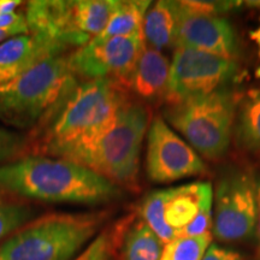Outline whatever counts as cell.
Returning a JSON list of instances; mask_svg holds the SVG:
<instances>
[{
    "label": "cell",
    "instance_id": "6da1fadb",
    "mask_svg": "<svg viewBox=\"0 0 260 260\" xmlns=\"http://www.w3.org/2000/svg\"><path fill=\"white\" fill-rule=\"evenodd\" d=\"M126 102L125 89L111 81L76 80L28 138L27 155L60 158L92 141L112 124Z\"/></svg>",
    "mask_w": 260,
    "mask_h": 260
},
{
    "label": "cell",
    "instance_id": "7a4b0ae2",
    "mask_svg": "<svg viewBox=\"0 0 260 260\" xmlns=\"http://www.w3.org/2000/svg\"><path fill=\"white\" fill-rule=\"evenodd\" d=\"M0 189L45 203L106 204L122 195L117 184L68 159L25 155L0 165Z\"/></svg>",
    "mask_w": 260,
    "mask_h": 260
},
{
    "label": "cell",
    "instance_id": "3957f363",
    "mask_svg": "<svg viewBox=\"0 0 260 260\" xmlns=\"http://www.w3.org/2000/svg\"><path fill=\"white\" fill-rule=\"evenodd\" d=\"M148 124L144 104L126 102L105 132L60 158L90 169L119 188L138 189L140 154Z\"/></svg>",
    "mask_w": 260,
    "mask_h": 260
},
{
    "label": "cell",
    "instance_id": "277c9868",
    "mask_svg": "<svg viewBox=\"0 0 260 260\" xmlns=\"http://www.w3.org/2000/svg\"><path fill=\"white\" fill-rule=\"evenodd\" d=\"M111 212L47 213L0 242V260H73L103 230Z\"/></svg>",
    "mask_w": 260,
    "mask_h": 260
},
{
    "label": "cell",
    "instance_id": "5b68a950",
    "mask_svg": "<svg viewBox=\"0 0 260 260\" xmlns=\"http://www.w3.org/2000/svg\"><path fill=\"white\" fill-rule=\"evenodd\" d=\"M75 81L69 54L39 60L0 86V121L15 128L35 129Z\"/></svg>",
    "mask_w": 260,
    "mask_h": 260
},
{
    "label": "cell",
    "instance_id": "8992f818",
    "mask_svg": "<svg viewBox=\"0 0 260 260\" xmlns=\"http://www.w3.org/2000/svg\"><path fill=\"white\" fill-rule=\"evenodd\" d=\"M213 189L209 182L149 193L139 209V218L168 245L180 237L200 236L212 228Z\"/></svg>",
    "mask_w": 260,
    "mask_h": 260
},
{
    "label": "cell",
    "instance_id": "52a82bcc",
    "mask_svg": "<svg viewBox=\"0 0 260 260\" xmlns=\"http://www.w3.org/2000/svg\"><path fill=\"white\" fill-rule=\"evenodd\" d=\"M236 100L228 89L172 104L165 118L206 158H219L229 148Z\"/></svg>",
    "mask_w": 260,
    "mask_h": 260
},
{
    "label": "cell",
    "instance_id": "ba28073f",
    "mask_svg": "<svg viewBox=\"0 0 260 260\" xmlns=\"http://www.w3.org/2000/svg\"><path fill=\"white\" fill-rule=\"evenodd\" d=\"M237 70L239 68L234 58L176 47L170 64L165 98L172 105L226 89L228 84L235 79Z\"/></svg>",
    "mask_w": 260,
    "mask_h": 260
},
{
    "label": "cell",
    "instance_id": "9c48e42d",
    "mask_svg": "<svg viewBox=\"0 0 260 260\" xmlns=\"http://www.w3.org/2000/svg\"><path fill=\"white\" fill-rule=\"evenodd\" d=\"M212 233L224 242L252 237L258 220L256 181L251 172L230 169L219 177L214 194Z\"/></svg>",
    "mask_w": 260,
    "mask_h": 260
},
{
    "label": "cell",
    "instance_id": "30bf717a",
    "mask_svg": "<svg viewBox=\"0 0 260 260\" xmlns=\"http://www.w3.org/2000/svg\"><path fill=\"white\" fill-rule=\"evenodd\" d=\"M145 46L144 34L93 38L69 54L71 73L84 80H109L128 89L130 76Z\"/></svg>",
    "mask_w": 260,
    "mask_h": 260
},
{
    "label": "cell",
    "instance_id": "8fae6325",
    "mask_svg": "<svg viewBox=\"0 0 260 260\" xmlns=\"http://www.w3.org/2000/svg\"><path fill=\"white\" fill-rule=\"evenodd\" d=\"M204 161L190 145L182 140L161 117L148 126L146 171L149 180L169 183L204 174Z\"/></svg>",
    "mask_w": 260,
    "mask_h": 260
},
{
    "label": "cell",
    "instance_id": "7c38bea8",
    "mask_svg": "<svg viewBox=\"0 0 260 260\" xmlns=\"http://www.w3.org/2000/svg\"><path fill=\"white\" fill-rule=\"evenodd\" d=\"M177 3V34L175 47H187L234 58L237 40L232 24L217 15L190 8L187 2Z\"/></svg>",
    "mask_w": 260,
    "mask_h": 260
},
{
    "label": "cell",
    "instance_id": "4fadbf2b",
    "mask_svg": "<svg viewBox=\"0 0 260 260\" xmlns=\"http://www.w3.org/2000/svg\"><path fill=\"white\" fill-rule=\"evenodd\" d=\"M29 32L68 50L92 40L81 31L77 0H32L25 11Z\"/></svg>",
    "mask_w": 260,
    "mask_h": 260
},
{
    "label": "cell",
    "instance_id": "5bb4252c",
    "mask_svg": "<svg viewBox=\"0 0 260 260\" xmlns=\"http://www.w3.org/2000/svg\"><path fill=\"white\" fill-rule=\"evenodd\" d=\"M170 63L161 52L145 46L130 76L128 89L145 102L167 95Z\"/></svg>",
    "mask_w": 260,
    "mask_h": 260
},
{
    "label": "cell",
    "instance_id": "9a60e30c",
    "mask_svg": "<svg viewBox=\"0 0 260 260\" xmlns=\"http://www.w3.org/2000/svg\"><path fill=\"white\" fill-rule=\"evenodd\" d=\"M144 40L149 48L161 52L175 46L177 34V3L160 0L151 5L144 19Z\"/></svg>",
    "mask_w": 260,
    "mask_h": 260
},
{
    "label": "cell",
    "instance_id": "2e32d148",
    "mask_svg": "<svg viewBox=\"0 0 260 260\" xmlns=\"http://www.w3.org/2000/svg\"><path fill=\"white\" fill-rule=\"evenodd\" d=\"M67 50L37 35H16L0 44V70L16 65L39 61L52 54L65 53Z\"/></svg>",
    "mask_w": 260,
    "mask_h": 260
},
{
    "label": "cell",
    "instance_id": "e0dca14e",
    "mask_svg": "<svg viewBox=\"0 0 260 260\" xmlns=\"http://www.w3.org/2000/svg\"><path fill=\"white\" fill-rule=\"evenodd\" d=\"M135 219L136 214L130 213L104 226L87 248L73 260H118L126 230Z\"/></svg>",
    "mask_w": 260,
    "mask_h": 260
},
{
    "label": "cell",
    "instance_id": "ac0fdd59",
    "mask_svg": "<svg viewBox=\"0 0 260 260\" xmlns=\"http://www.w3.org/2000/svg\"><path fill=\"white\" fill-rule=\"evenodd\" d=\"M151 2L144 0H119L118 6L113 12L109 23L98 39H110L117 37H132L144 34V19Z\"/></svg>",
    "mask_w": 260,
    "mask_h": 260
},
{
    "label": "cell",
    "instance_id": "d6986e66",
    "mask_svg": "<svg viewBox=\"0 0 260 260\" xmlns=\"http://www.w3.org/2000/svg\"><path fill=\"white\" fill-rule=\"evenodd\" d=\"M164 243L144 220L136 218L126 230L122 245L123 260H160Z\"/></svg>",
    "mask_w": 260,
    "mask_h": 260
},
{
    "label": "cell",
    "instance_id": "ffe728a7",
    "mask_svg": "<svg viewBox=\"0 0 260 260\" xmlns=\"http://www.w3.org/2000/svg\"><path fill=\"white\" fill-rule=\"evenodd\" d=\"M236 138L246 149H260V94L243 104L236 126Z\"/></svg>",
    "mask_w": 260,
    "mask_h": 260
},
{
    "label": "cell",
    "instance_id": "44dd1931",
    "mask_svg": "<svg viewBox=\"0 0 260 260\" xmlns=\"http://www.w3.org/2000/svg\"><path fill=\"white\" fill-rule=\"evenodd\" d=\"M212 234L180 237L164 246L160 260H201L210 247Z\"/></svg>",
    "mask_w": 260,
    "mask_h": 260
},
{
    "label": "cell",
    "instance_id": "7402d4cb",
    "mask_svg": "<svg viewBox=\"0 0 260 260\" xmlns=\"http://www.w3.org/2000/svg\"><path fill=\"white\" fill-rule=\"evenodd\" d=\"M31 209L21 203L0 204V242L29 222Z\"/></svg>",
    "mask_w": 260,
    "mask_h": 260
},
{
    "label": "cell",
    "instance_id": "603a6c76",
    "mask_svg": "<svg viewBox=\"0 0 260 260\" xmlns=\"http://www.w3.org/2000/svg\"><path fill=\"white\" fill-rule=\"evenodd\" d=\"M28 154V136L0 128V162H11Z\"/></svg>",
    "mask_w": 260,
    "mask_h": 260
},
{
    "label": "cell",
    "instance_id": "cb8c5ba5",
    "mask_svg": "<svg viewBox=\"0 0 260 260\" xmlns=\"http://www.w3.org/2000/svg\"><path fill=\"white\" fill-rule=\"evenodd\" d=\"M21 4L19 0H0V29H16L29 34L25 15L16 11Z\"/></svg>",
    "mask_w": 260,
    "mask_h": 260
},
{
    "label": "cell",
    "instance_id": "d4e9b609",
    "mask_svg": "<svg viewBox=\"0 0 260 260\" xmlns=\"http://www.w3.org/2000/svg\"><path fill=\"white\" fill-rule=\"evenodd\" d=\"M201 260H245L243 256L232 249L223 248L217 245H212L207 248L206 253Z\"/></svg>",
    "mask_w": 260,
    "mask_h": 260
},
{
    "label": "cell",
    "instance_id": "484cf974",
    "mask_svg": "<svg viewBox=\"0 0 260 260\" xmlns=\"http://www.w3.org/2000/svg\"><path fill=\"white\" fill-rule=\"evenodd\" d=\"M35 63H38V61L19 64V65H16V67H11V68H8V69L0 70V86L6 82H9V81H11L12 79H15L16 76H18L19 74L29 69V68H30L31 65H34Z\"/></svg>",
    "mask_w": 260,
    "mask_h": 260
},
{
    "label": "cell",
    "instance_id": "4316f807",
    "mask_svg": "<svg viewBox=\"0 0 260 260\" xmlns=\"http://www.w3.org/2000/svg\"><path fill=\"white\" fill-rule=\"evenodd\" d=\"M256 181V198H258V220H256V236H258V247H256V260H260V177Z\"/></svg>",
    "mask_w": 260,
    "mask_h": 260
},
{
    "label": "cell",
    "instance_id": "83f0119b",
    "mask_svg": "<svg viewBox=\"0 0 260 260\" xmlns=\"http://www.w3.org/2000/svg\"><path fill=\"white\" fill-rule=\"evenodd\" d=\"M16 35H22V32L16 29H0V44Z\"/></svg>",
    "mask_w": 260,
    "mask_h": 260
},
{
    "label": "cell",
    "instance_id": "f1b7e54d",
    "mask_svg": "<svg viewBox=\"0 0 260 260\" xmlns=\"http://www.w3.org/2000/svg\"><path fill=\"white\" fill-rule=\"evenodd\" d=\"M252 38L254 39L256 44H258V46H259V57H260V27L258 28V30L253 32V34H252Z\"/></svg>",
    "mask_w": 260,
    "mask_h": 260
},
{
    "label": "cell",
    "instance_id": "f546056e",
    "mask_svg": "<svg viewBox=\"0 0 260 260\" xmlns=\"http://www.w3.org/2000/svg\"><path fill=\"white\" fill-rule=\"evenodd\" d=\"M2 203H5V201H4V195H3V190L0 189V204Z\"/></svg>",
    "mask_w": 260,
    "mask_h": 260
}]
</instances>
